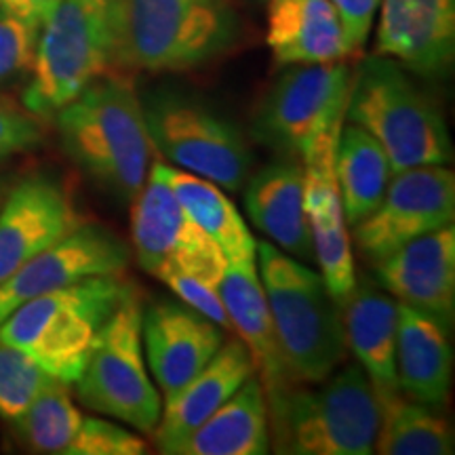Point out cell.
<instances>
[{"label":"cell","instance_id":"cell-1","mask_svg":"<svg viewBox=\"0 0 455 455\" xmlns=\"http://www.w3.org/2000/svg\"><path fill=\"white\" fill-rule=\"evenodd\" d=\"M53 121L68 158L112 201L133 203L148 180L152 141L131 78L104 74Z\"/></svg>","mask_w":455,"mask_h":455},{"label":"cell","instance_id":"cell-2","mask_svg":"<svg viewBox=\"0 0 455 455\" xmlns=\"http://www.w3.org/2000/svg\"><path fill=\"white\" fill-rule=\"evenodd\" d=\"M241 34L232 0H112L114 70H195L230 53Z\"/></svg>","mask_w":455,"mask_h":455},{"label":"cell","instance_id":"cell-3","mask_svg":"<svg viewBox=\"0 0 455 455\" xmlns=\"http://www.w3.org/2000/svg\"><path fill=\"white\" fill-rule=\"evenodd\" d=\"M270 447L287 455H371L379 398L358 363L315 384L291 382L266 395Z\"/></svg>","mask_w":455,"mask_h":455},{"label":"cell","instance_id":"cell-4","mask_svg":"<svg viewBox=\"0 0 455 455\" xmlns=\"http://www.w3.org/2000/svg\"><path fill=\"white\" fill-rule=\"evenodd\" d=\"M258 270L289 375L293 382H321L348 356L338 301L321 272L270 241H258Z\"/></svg>","mask_w":455,"mask_h":455},{"label":"cell","instance_id":"cell-5","mask_svg":"<svg viewBox=\"0 0 455 455\" xmlns=\"http://www.w3.org/2000/svg\"><path fill=\"white\" fill-rule=\"evenodd\" d=\"M346 123L379 141L392 173L445 164L451 158V138L441 108L390 57H365L352 72Z\"/></svg>","mask_w":455,"mask_h":455},{"label":"cell","instance_id":"cell-6","mask_svg":"<svg viewBox=\"0 0 455 455\" xmlns=\"http://www.w3.org/2000/svg\"><path fill=\"white\" fill-rule=\"evenodd\" d=\"M129 291L123 275H108L38 295L0 323V344L26 352L55 379L74 384L101 325Z\"/></svg>","mask_w":455,"mask_h":455},{"label":"cell","instance_id":"cell-7","mask_svg":"<svg viewBox=\"0 0 455 455\" xmlns=\"http://www.w3.org/2000/svg\"><path fill=\"white\" fill-rule=\"evenodd\" d=\"M112 64V0H60L38 32L21 104L49 121Z\"/></svg>","mask_w":455,"mask_h":455},{"label":"cell","instance_id":"cell-8","mask_svg":"<svg viewBox=\"0 0 455 455\" xmlns=\"http://www.w3.org/2000/svg\"><path fill=\"white\" fill-rule=\"evenodd\" d=\"M140 101L152 148L164 161L228 192L243 190L255 156L236 123L180 91L161 89Z\"/></svg>","mask_w":455,"mask_h":455},{"label":"cell","instance_id":"cell-9","mask_svg":"<svg viewBox=\"0 0 455 455\" xmlns=\"http://www.w3.org/2000/svg\"><path fill=\"white\" fill-rule=\"evenodd\" d=\"M74 384L81 403L91 411L118 419L144 435L155 432L163 413V398L148 373L141 301L133 287L101 325L83 373Z\"/></svg>","mask_w":455,"mask_h":455},{"label":"cell","instance_id":"cell-10","mask_svg":"<svg viewBox=\"0 0 455 455\" xmlns=\"http://www.w3.org/2000/svg\"><path fill=\"white\" fill-rule=\"evenodd\" d=\"M352 70L344 61L287 66L264 95L251 123L255 141L301 161L346 121Z\"/></svg>","mask_w":455,"mask_h":455},{"label":"cell","instance_id":"cell-11","mask_svg":"<svg viewBox=\"0 0 455 455\" xmlns=\"http://www.w3.org/2000/svg\"><path fill=\"white\" fill-rule=\"evenodd\" d=\"M131 243L138 264L158 281L181 275L220 287L226 270L224 253L186 213L155 163L131 203Z\"/></svg>","mask_w":455,"mask_h":455},{"label":"cell","instance_id":"cell-12","mask_svg":"<svg viewBox=\"0 0 455 455\" xmlns=\"http://www.w3.org/2000/svg\"><path fill=\"white\" fill-rule=\"evenodd\" d=\"M455 220V178L445 164H426L392 175L382 201L352 226L355 247L378 264L403 244L430 235Z\"/></svg>","mask_w":455,"mask_h":455},{"label":"cell","instance_id":"cell-13","mask_svg":"<svg viewBox=\"0 0 455 455\" xmlns=\"http://www.w3.org/2000/svg\"><path fill=\"white\" fill-rule=\"evenodd\" d=\"M129 244L98 221H83L76 230L51 244L7 281L0 283V323L38 295L89 276L123 275L129 266Z\"/></svg>","mask_w":455,"mask_h":455},{"label":"cell","instance_id":"cell-14","mask_svg":"<svg viewBox=\"0 0 455 455\" xmlns=\"http://www.w3.org/2000/svg\"><path fill=\"white\" fill-rule=\"evenodd\" d=\"M83 221L60 175L38 171L17 181L0 207V283Z\"/></svg>","mask_w":455,"mask_h":455},{"label":"cell","instance_id":"cell-15","mask_svg":"<svg viewBox=\"0 0 455 455\" xmlns=\"http://www.w3.org/2000/svg\"><path fill=\"white\" fill-rule=\"evenodd\" d=\"M141 341L163 401L190 382L226 341V331L181 299H158L141 308Z\"/></svg>","mask_w":455,"mask_h":455},{"label":"cell","instance_id":"cell-16","mask_svg":"<svg viewBox=\"0 0 455 455\" xmlns=\"http://www.w3.org/2000/svg\"><path fill=\"white\" fill-rule=\"evenodd\" d=\"M375 55L424 78H445L455 60V0H382Z\"/></svg>","mask_w":455,"mask_h":455},{"label":"cell","instance_id":"cell-17","mask_svg":"<svg viewBox=\"0 0 455 455\" xmlns=\"http://www.w3.org/2000/svg\"><path fill=\"white\" fill-rule=\"evenodd\" d=\"M373 281L401 304L453 321L455 228L445 226L373 264Z\"/></svg>","mask_w":455,"mask_h":455},{"label":"cell","instance_id":"cell-18","mask_svg":"<svg viewBox=\"0 0 455 455\" xmlns=\"http://www.w3.org/2000/svg\"><path fill=\"white\" fill-rule=\"evenodd\" d=\"M335 144L338 135L321 141L308 156L301 158L304 167V209L308 218L315 259L329 293L339 301L355 287L356 270L352 244L341 212L338 181H335Z\"/></svg>","mask_w":455,"mask_h":455},{"label":"cell","instance_id":"cell-19","mask_svg":"<svg viewBox=\"0 0 455 455\" xmlns=\"http://www.w3.org/2000/svg\"><path fill=\"white\" fill-rule=\"evenodd\" d=\"M253 375L258 371L244 341L241 338L224 341L190 382L163 401L161 419L152 432L158 451L175 455L181 443Z\"/></svg>","mask_w":455,"mask_h":455},{"label":"cell","instance_id":"cell-20","mask_svg":"<svg viewBox=\"0 0 455 455\" xmlns=\"http://www.w3.org/2000/svg\"><path fill=\"white\" fill-rule=\"evenodd\" d=\"M338 306L348 350L369 375L379 401L398 395V301L371 278H356Z\"/></svg>","mask_w":455,"mask_h":455},{"label":"cell","instance_id":"cell-21","mask_svg":"<svg viewBox=\"0 0 455 455\" xmlns=\"http://www.w3.org/2000/svg\"><path fill=\"white\" fill-rule=\"evenodd\" d=\"M244 212L261 235L295 259L315 258L304 209V167L283 156L249 175L244 181Z\"/></svg>","mask_w":455,"mask_h":455},{"label":"cell","instance_id":"cell-22","mask_svg":"<svg viewBox=\"0 0 455 455\" xmlns=\"http://www.w3.org/2000/svg\"><path fill=\"white\" fill-rule=\"evenodd\" d=\"M445 318L398 301L396 379L401 395L441 409L449 396L453 348Z\"/></svg>","mask_w":455,"mask_h":455},{"label":"cell","instance_id":"cell-23","mask_svg":"<svg viewBox=\"0 0 455 455\" xmlns=\"http://www.w3.org/2000/svg\"><path fill=\"white\" fill-rule=\"evenodd\" d=\"M218 291L230 316L232 331L238 333L251 352L255 371L266 395L283 388L284 384H291L293 378L289 375L278 348L275 323L259 278L258 255L226 261Z\"/></svg>","mask_w":455,"mask_h":455},{"label":"cell","instance_id":"cell-24","mask_svg":"<svg viewBox=\"0 0 455 455\" xmlns=\"http://www.w3.org/2000/svg\"><path fill=\"white\" fill-rule=\"evenodd\" d=\"M266 43L278 66L331 64L355 57L331 0H266Z\"/></svg>","mask_w":455,"mask_h":455},{"label":"cell","instance_id":"cell-25","mask_svg":"<svg viewBox=\"0 0 455 455\" xmlns=\"http://www.w3.org/2000/svg\"><path fill=\"white\" fill-rule=\"evenodd\" d=\"M270 451L268 401L258 375L209 415L175 455H264Z\"/></svg>","mask_w":455,"mask_h":455},{"label":"cell","instance_id":"cell-26","mask_svg":"<svg viewBox=\"0 0 455 455\" xmlns=\"http://www.w3.org/2000/svg\"><path fill=\"white\" fill-rule=\"evenodd\" d=\"M333 164L341 212L346 226L352 228L378 207L395 173L379 141L346 121L335 144Z\"/></svg>","mask_w":455,"mask_h":455},{"label":"cell","instance_id":"cell-27","mask_svg":"<svg viewBox=\"0 0 455 455\" xmlns=\"http://www.w3.org/2000/svg\"><path fill=\"white\" fill-rule=\"evenodd\" d=\"M155 164L186 213L218 243L226 261L258 255V241L244 224L235 203L224 195V188L173 164L163 161Z\"/></svg>","mask_w":455,"mask_h":455},{"label":"cell","instance_id":"cell-28","mask_svg":"<svg viewBox=\"0 0 455 455\" xmlns=\"http://www.w3.org/2000/svg\"><path fill=\"white\" fill-rule=\"evenodd\" d=\"M375 451L382 455H449L453 430L436 407L392 395L379 401Z\"/></svg>","mask_w":455,"mask_h":455},{"label":"cell","instance_id":"cell-29","mask_svg":"<svg viewBox=\"0 0 455 455\" xmlns=\"http://www.w3.org/2000/svg\"><path fill=\"white\" fill-rule=\"evenodd\" d=\"M83 413L72 403L68 384L55 379L30 403L24 413L13 419L15 435L36 453H61L76 436Z\"/></svg>","mask_w":455,"mask_h":455},{"label":"cell","instance_id":"cell-30","mask_svg":"<svg viewBox=\"0 0 455 455\" xmlns=\"http://www.w3.org/2000/svg\"><path fill=\"white\" fill-rule=\"evenodd\" d=\"M53 382V375L26 352L0 344V418L13 422Z\"/></svg>","mask_w":455,"mask_h":455},{"label":"cell","instance_id":"cell-31","mask_svg":"<svg viewBox=\"0 0 455 455\" xmlns=\"http://www.w3.org/2000/svg\"><path fill=\"white\" fill-rule=\"evenodd\" d=\"M38 32V28L0 9V89L32 72Z\"/></svg>","mask_w":455,"mask_h":455},{"label":"cell","instance_id":"cell-32","mask_svg":"<svg viewBox=\"0 0 455 455\" xmlns=\"http://www.w3.org/2000/svg\"><path fill=\"white\" fill-rule=\"evenodd\" d=\"M146 441L121 424L100 418H83L81 428L66 455H141Z\"/></svg>","mask_w":455,"mask_h":455},{"label":"cell","instance_id":"cell-33","mask_svg":"<svg viewBox=\"0 0 455 455\" xmlns=\"http://www.w3.org/2000/svg\"><path fill=\"white\" fill-rule=\"evenodd\" d=\"M43 140L41 118L0 95V161L36 150Z\"/></svg>","mask_w":455,"mask_h":455},{"label":"cell","instance_id":"cell-34","mask_svg":"<svg viewBox=\"0 0 455 455\" xmlns=\"http://www.w3.org/2000/svg\"><path fill=\"white\" fill-rule=\"evenodd\" d=\"M163 283L178 295V299L184 301V304L201 312L207 318H212L213 323L224 329V331H232L230 316H228L224 301L220 298V291L212 284L198 281V278L192 276H181V275H171L164 276Z\"/></svg>","mask_w":455,"mask_h":455},{"label":"cell","instance_id":"cell-35","mask_svg":"<svg viewBox=\"0 0 455 455\" xmlns=\"http://www.w3.org/2000/svg\"><path fill=\"white\" fill-rule=\"evenodd\" d=\"M379 3L382 0H331V4L341 17V24H344L346 36H348L355 55L361 53V49L365 47Z\"/></svg>","mask_w":455,"mask_h":455},{"label":"cell","instance_id":"cell-36","mask_svg":"<svg viewBox=\"0 0 455 455\" xmlns=\"http://www.w3.org/2000/svg\"><path fill=\"white\" fill-rule=\"evenodd\" d=\"M60 0H0V9L20 17L21 21L41 30L49 15L53 13Z\"/></svg>","mask_w":455,"mask_h":455},{"label":"cell","instance_id":"cell-37","mask_svg":"<svg viewBox=\"0 0 455 455\" xmlns=\"http://www.w3.org/2000/svg\"><path fill=\"white\" fill-rule=\"evenodd\" d=\"M7 192H9L7 181L0 180V207H3V201H4V196H7Z\"/></svg>","mask_w":455,"mask_h":455}]
</instances>
